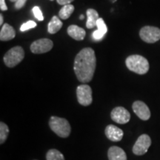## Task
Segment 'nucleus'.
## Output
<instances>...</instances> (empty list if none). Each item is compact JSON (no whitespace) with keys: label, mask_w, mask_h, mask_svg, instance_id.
Masks as SVG:
<instances>
[{"label":"nucleus","mask_w":160,"mask_h":160,"mask_svg":"<svg viewBox=\"0 0 160 160\" xmlns=\"http://www.w3.org/2000/svg\"><path fill=\"white\" fill-rule=\"evenodd\" d=\"M97 58L95 52L91 48H85L79 51L74 60L75 73L79 81L87 83L91 81L94 74Z\"/></svg>","instance_id":"nucleus-1"},{"label":"nucleus","mask_w":160,"mask_h":160,"mask_svg":"<svg viewBox=\"0 0 160 160\" xmlns=\"http://www.w3.org/2000/svg\"><path fill=\"white\" fill-rule=\"evenodd\" d=\"M125 64L131 71L139 75L145 74L149 70L148 61L140 55H131L126 59Z\"/></svg>","instance_id":"nucleus-2"},{"label":"nucleus","mask_w":160,"mask_h":160,"mask_svg":"<svg viewBox=\"0 0 160 160\" xmlns=\"http://www.w3.org/2000/svg\"><path fill=\"white\" fill-rule=\"evenodd\" d=\"M49 126L56 134L60 137L67 138L71 133V125L67 119L58 117H51L49 120Z\"/></svg>","instance_id":"nucleus-3"},{"label":"nucleus","mask_w":160,"mask_h":160,"mask_svg":"<svg viewBox=\"0 0 160 160\" xmlns=\"http://www.w3.org/2000/svg\"><path fill=\"white\" fill-rule=\"evenodd\" d=\"M25 57V51L20 46H16L10 49L4 57V62L8 67L13 68L21 62Z\"/></svg>","instance_id":"nucleus-4"},{"label":"nucleus","mask_w":160,"mask_h":160,"mask_svg":"<svg viewBox=\"0 0 160 160\" xmlns=\"http://www.w3.org/2000/svg\"><path fill=\"white\" fill-rule=\"evenodd\" d=\"M139 36L147 43H155L160 39V29L153 26H145L140 30Z\"/></svg>","instance_id":"nucleus-5"},{"label":"nucleus","mask_w":160,"mask_h":160,"mask_svg":"<svg viewBox=\"0 0 160 160\" xmlns=\"http://www.w3.org/2000/svg\"><path fill=\"white\" fill-rule=\"evenodd\" d=\"M77 100L80 105L88 106L93 102L92 98V90L89 85H81L77 88Z\"/></svg>","instance_id":"nucleus-6"},{"label":"nucleus","mask_w":160,"mask_h":160,"mask_svg":"<svg viewBox=\"0 0 160 160\" xmlns=\"http://www.w3.org/2000/svg\"><path fill=\"white\" fill-rule=\"evenodd\" d=\"M151 145V139L148 135L142 134L139 136L133 147V153L135 155L142 156L146 153Z\"/></svg>","instance_id":"nucleus-7"},{"label":"nucleus","mask_w":160,"mask_h":160,"mask_svg":"<svg viewBox=\"0 0 160 160\" xmlns=\"http://www.w3.org/2000/svg\"><path fill=\"white\" fill-rule=\"evenodd\" d=\"M53 43L49 39H40L33 42L31 45V51L36 54L45 53L53 48Z\"/></svg>","instance_id":"nucleus-8"},{"label":"nucleus","mask_w":160,"mask_h":160,"mask_svg":"<svg viewBox=\"0 0 160 160\" xmlns=\"http://www.w3.org/2000/svg\"><path fill=\"white\" fill-rule=\"evenodd\" d=\"M111 117L113 121L119 124H126L131 119V114L123 107H117L111 111Z\"/></svg>","instance_id":"nucleus-9"},{"label":"nucleus","mask_w":160,"mask_h":160,"mask_svg":"<svg viewBox=\"0 0 160 160\" xmlns=\"http://www.w3.org/2000/svg\"><path fill=\"white\" fill-rule=\"evenodd\" d=\"M132 108L136 115L142 120H148L151 117V111H150L149 108L143 102H134L132 106Z\"/></svg>","instance_id":"nucleus-10"},{"label":"nucleus","mask_w":160,"mask_h":160,"mask_svg":"<svg viewBox=\"0 0 160 160\" xmlns=\"http://www.w3.org/2000/svg\"><path fill=\"white\" fill-rule=\"evenodd\" d=\"M105 133L108 139L112 142L121 141L124 135L122 130L113 125H108L105 128Z\"/></svg>","instance_id":"nucleus-11"},{"label":"nucleus","mask_w":160,"mask_h":160,"mask_svg":"<svg viewBox=\"0 0 160 160\" xmlns=\"http://www.w3.org/2000/svg\"><path fill=\"white\" fill-rule=\"evenodd\" d=\"M108 157L109 160H127L125 152L121 148L112 146L108 149Z\"/></svg>","instance_id":"nucleus-12"},{"label":"nucleus","mask_w":160,"mask_h":160,"mask_svg":"<svg viewBox=\"0 0 160 160\" xmlns=\"http://www.w3.org/2000/svg\"><path fill=\"white\" fill-rule=\"evenodd\" d=\"M16 37V32L13 28L9 24H4L0 32V39L1 41H9Z\"/></svg>","instance_id":"nucleus-13"},{"label":"nucleus","mask_w":160,"mask_h":160,"mask_svg":"<svg viewBox=\"0 0 160 160\" xmlns=\"http://www.w3.org/2000/svg\"><path fill=\"white\" fill-rule=\"evenodd\" d=\"M68 33L70 37L77 41L83 40L85 37V31L77 25H71L68 28Z\"/></svg>","instance_id":"nucleus-14"},{"label":"nucleus","mask_w":160,"mask_h":160,"mask_svg":"<svg viewBox=\"0 0 160 160\" xmlns=\"http://www.w3.org/2000/svg\"><path fill=\"white\" fill-rule=\"evenodd\" d=\"M87 23H86V27L88 28L91 29L97 26V20L99 19V13L94 9H88L87 11Z\"/></svg>","instance_id":"nucleus-15"},{"label":"nucleus","mask_w":160,"mask_h":160,"mask_svg":"<svg viewBox=\"0 0 160 160\" xmlns=\"http://www.w3.org/2000/svg\"><path fill=\"white\" fill-rule=\"evenodd\" d=\"M62 22L57 16H53L48 24V32L51 34H54L62 27Z\"/></svg>","instance_id":"nucleus-16"},{"label":"nucleus","mask_w":160,"mask_h":160,"mask_svg":"<svg viewBox=\"0 0 160 160\" xmlns=\"http://www.w3.org/2000/svg\"><path fill=\"white\" fill-rule=\"evenodd\" d=\"M74 11V6L71 5H64L59 12V17L62 19H67L71 17V15Z\"/></svg>","instance_id":"nucleus-17"},{"label":"nucleus","mask_w":160,"mask_h":160,"mask_svg":"<svg viewBox=\"0 0 160 160\" xmlns=\"http://www.w3.org/2000/svg\"><path fill=\"white\" fill-rule=\"evenodd\" d=\"M47 160H65V157L61 152L57 149H51L46 154Z\"/></svg>","instance_id":"nucleus-18"},{"label":"nucleus","mask_w":160,"mask_h":160,"mask_svg":"<svg viewBox=\"0 0 160 160\" xmlns=\"http://www.w3.org/2000/svg\"><path fill=\"white\" fill-rule=\"evenodd\" d=\"M9 134V128L4 122L0 123V143L3 144L7 140Z\"/></svg>","instance_id":"nucleus-19"},{"label":"nucleus","mask_w":160,"mask_h":160,"mask_svg":"<svg viewBox=\"0 0 160 160\" xmlns=\"http://www.w3.org/2000/svg\"><path fill=\"white\" fill-rule=\"evenodd\" d=\"M97 28H98L97 30H99V31H101L102 33H105V34L106 33H107L108 28H107V26H106L103 19H102V18H99V19L97 20Z\"/></svg>","instance_id":"nucleus-20"},{"label":"nucleus","mask_w":160,"mask_h":160,"mask_svg":"<svg viewBox=\"0 0 160 160\" xmlns=\"http://www.w3.org/2000/svg\"><path fill=\"white\" fill-rule=\"evenodd\" d=\"M37 26V23L33 21H28L27 22L22 24L21 25V28H20V31H26L28 30L34 28Z\"/></svg>","instance_id":"nucleus-21"},{"label":"nucleus","mask_w":160,"mask_h":160,"mask_svg":"<svg viewBox=\"0 0 160 160\" xmlns=\"http://www.w3.org/2000/svg\"><path fill=\"white\" fill-rule=\"evenodd\" d=\"M33 14H34V17H36V19L39 20V21H43L44 17L42 14V12L39 7H38V6H35V7H33Z\"/></svg>","instance_id":"nucleus-22"},{"label":"nucleus","mask_w":160,"mask_h":160,"mask_svg":"<svg viewBox=\"0 0 160 160\" xmlns=\"http://www.w3.org/2000/svg\"><path fill=\"white\" fill-rule=\"evenodd\" d=\"M105 35V33H102V32L99 31V30H97V31H95L94 32H93V38L95 40H101L104 37V36Z\"/></svg>","instance_id":"nucleus-23"},{"label":"nucleus","mask_w":160,"mask_h":160,"mask_svg":"<svg viewBox=\"0 0 160 160\" xmlns=\"http://www.w3.org/2000/svg\"><path fill=\"white\" fill-rule=\"evenodd\" d=\"M27 0H17L15 2V8L17 9H21L25 6Z\"/></svg>","instance_id":"nucleus-24"},{"label":"nucleus","mask_w":160,"mask_h":160,"mask_svg":"<svg viewBox=\"0 0 160 160\" xmlns=\"http://www.w3.org/2000/svg\"><path fill=\"white\" fill-rule=\"evenodd\" d=\"M58 4L61 5H69L70 3H71L73 0H57Z\"/></svg>","instance_id":"nucleus-25"},{"label":"nucleus","mask_w":160,"mask_h":160,"mask_svg":"<svg viewBox=\"0 0 160 160\" xmlns=\"http://www.w3.org/2000/svg\"><path fill=\"white\" fill-rule=\"evenodd\" d=\"M0 8H1L2 11H7L8 7L6 5L5 0H0Z\"/></svg>","instance_id":"nucleus-26"},{"label":"nucleus","mask_w":160,"mask_h":160,"mask_svg":"<svg viewBox=\"0 0 160 160\" xmlns=\"http://www.w3.org/2000/svg\"><path fill=\"white\" fill-rule=\"evenodd\" d=\"M3 20H4V19H3V16L2 15V14H0V25H2V24H3Z\"/></svg>","instance_id":"nucleus-27"},{"label":"nucleus","mask_w":160,"mask_h":160,"mask_svg":"<svg viewBox=\"0 0 160 160\" xmlns=\"http://www.w3.org/2000/svg\"><path fill=\"white\" fill-rule=\"evenodd\" d=\"M84 18H85V17H84V15L80 16V19H84Z\"/></svg>","instance_id":"nucleus-28"},{"label":"nucleus","mask_w":160,"mask_h":160,"mask_svg":"<svg viewBox=\"0 0 160 160\" xmlns=\"http://www.w3.org/2000/svg\"><path fill=\"white\" fill-rule=\"evenodd\" d=\"M11 2H16L17 1V0H10Z\"/></svg>","instance_id":"nucleus-29"},{"label":"nucleus","mask_w":160,"mask_h":160,"mask_svg":"<svg viewBox=\"0 0 160 160\" xmlns=\"http://www.w3.org/2000/svg\"><path fill=\"white\" fill-rule=\"evenodd\" d=\"M51 1H53V0H51Z\"/></svg>","instance_id":"nucleus-30"}]
</instances>
